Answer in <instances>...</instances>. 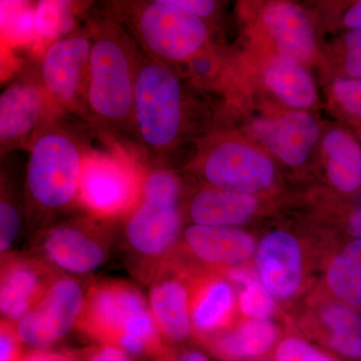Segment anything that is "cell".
<instances>
[{
	"mask_svg": "<svg viewBox=\"0 0 361 361\" xmlns=\"http://www.w3.org/2000/svg\"><path fill=\"white\" fill-rule=\"evenodd\" d=\"M20 341L16 324L1 319L0 323V361H20Z\"/></svg>",
	"mask_w": 361,
	"mask_h": 361,
	"instance_id": "1f68e13d",
	"label": "cell"
},
{
	"mask_svg": "<svg viewBox=\"0 0 361 361\" xmlns=\"http://www.w3.org/2000/svg\"><path fill=\"white\" fill-rule=\"evenodd\" d=\"M23 361H63L58 356L49 355V353H37L28 355L25 360Z\"/></svg>",
	"mask_w": 361,
	"mask_h": 361,
	"instance_id": "f35d334b",
	"label": "cell"
},
{
	"mask_svg": "<svg viewBox=\"0 0 361 361\" xmlns=\"http://www.w3.org/2000/svg\"><path fill=\"white\" fill-rule=\"evenodd\" d=\"M21 209L13 188L7 182L6 175L1 173V199H0V252L6 255L18 239L21 227Z\"/></svg>",
	"mask_w": 361,
	"mask_h": 361,
	"instance_id": "4316f807",
	"label": "cell"
},
{
	"mask_svg": "<svg viewBox=\"0 0 361 361\" xmlns=\"http://www.w3.org/2000/svg\"><path fill=\"white\" fill-rule=\"evenodd\" d=\"M85 295L87 292L77 280L59 277L16 325L20 341L37 350L51 348L77 326Z\"/></svg>",
	"mask_w": 361,
	"mask_h": 361,
	"instance_id": "8fae6325",
	"label": "cell"
},
{
	"mask_svg": "<svg viewBox=\"0 0 361 361\" xmlns=\"http://www.w3.org/2000/svg\"><path fill=\"white\" fill-rule=\"evenodd\" d=\"M183 123L184 90L179 78L171 66L149 58L139 47L135 137L146 158L158 166L179 141Z\"/></svg>",
	"mask_w": 361,
	"mask_h": 361,
	"instance_id": "5b68a950",
	"label": "cell"
},
{
	"mask_svg": "<svg viewBox=\"0 0 361 361\" xmlns=\"http://www.w3.org/2000/svg\"><path fill=\"white\" fill-rule=\"evenodd\" d=\"M334 94L346 113L361 118V78H345L336 80Z\"/></svg>",
	"mask_w": 361,
	"mask_h": 361,
	"instance_id": "4dcf8cb0",
	"label": "cell"
},
{
	"mask_svg": "<svg viewBox=\"0 0 361 361\" xmlns=\"http://www.w3.org/2000/svg\"><path fill=\"white\" fill-rule=\"evenodd\" d=\"M329 290L339 302L361 312V240L351 239L330 260Z\"/></svg>",
	"mask_w": 361,
	"mask_h": 361,
	"instance_id": "cb8c5ba5",
	"label": "cell"
},
{
	"mask_svg": "<svg viewBox=\"0 0 361 361\" xmlns=\"http://www.w3.org/2000/svg\"><path fill=\"white\" fill-rule=\"evenodd\" d=\"M145 174L123 154L90 149L80 176L78 208L109 222L125 219L141 198Z\"/></svg>",
	"mask_w": 361,
	"mask_h": 361,
	"instance_id": "52a82bcc",
	"label": "cell"
},
{
	"mask_svg": "<svg viewBox=\"0 0 361 361\" xmlns=\"http://www.w3.org/2000/svg\"><path fill=\"white\" fill-rule=\"evenodd\" d=\"M203 175L218 189L254 194L273 185L272 161L256 149L236 142H224L211 149L203 163Z\"/></svg>",
	"mask_w": 361,
	"mask_h": 361,
	"instance_id": "7c38bea8",
	"label": "cell"
},
{
	"mask_svg": "<svg viewBox=\"0 0 361 361\" xmlns=\"http://www.w3.org/2000/svg\"><path fill=\"white\" fill-rule=\"evenodd\" d=\"M92 37L89 27L51 42L39 61V78L47 92L68 114L87 120Z\"/></svg>",
	"mask_w": 361,
	"mask_h": 361,
	"instance_id": "9c48e42d",
	"label": "cell"
},
{
	"mask_svg": "<svg viewBox=\"0 0 361 361\" xmlns=\"http://www.w3.org/2000/svg\"><path fill=\"white\" fill-rule=\"evenodd\" d=\"M276 361H334L326 353L298 337L283 339L275 353Z\"/></svg>",
	"mask_w": 361,
	"mask_h": 361,
	"instance_id": "f546056e",
	"label": "cell"
},
{
	"mask_svg": "<svg viewBox=\"0 0 361 361\" xmlns=\"http://www.w3.org/2000/svg\"><path fill=\"white\" fill-rule=\"evenodd\" d=\"M213 63L209 59L195 58L192 59V70L198 77H206L212 71Z\"/></svg>",
	"mask_w": 361,
	"mask_h": 361,
	"instance_id": "74e56055",
	"label": "cell"
},
{
	"mask_svg": "<svg viewBox=\"0 0 361 361\" xmlns=\"http://www.w3.org/2000/svg\"><path fill=\"white\" fill-rule=\"evenodd\" d=\"M28 4L23 2H4L1 4L2 25L4 23L6 32L11 35V40L30 42L35 35L39 37L35 23V4Z\"/></svg>",
	"mask_w": 361,
	"mask_h": 361,
	"instance_id": "83f0119b",
	"label": "cell"
},
{
	"mask_svg": "<svg viewBox=\"0 0 361 361\" xmlns=\"http://www.w3.org/2000/svg\"><path fill=\"white\" fill-rule=\"evenodd\" d=\"M87 141L65 118L47 125L28 149L25 199L35 219L78 207L80 176L90 151Z\"/></svg>",
	"mask_w": 361,
	"mask_h": 361,
	"instance_id": "7a4b0ae2",
	"label": "cell"
},
{
	"mask_svg": "<svg viewBox=\"0 0 361 361\" xmlns=\"http://www.w3.org/2000/svg\"><path fill=\"white\" fill-rule=\"evenodd\" d=\"M256 267L259 280L275 299L293 298L303 280L300 243L288 232L268 233L257 246Z\"/></svg>",
	"mask_w": 361,
	"mask_h": 361,
	"instance_id": "9a60e30c",
	"label": "cell"
},
{
	"mask_svg": "<svg viewBox=\"0 0 361 361\" xmlns=\"http://www.w3.org/2000/svg\"><path fill=\"white\" fill-rule=\"evenodd\" d=\"M73 4L68 1H39L35 4V23L39 37L56 42L75 32Z\"/></svg>",
	"mask_w": 361,
	"mask_h": 361,
	"instance_id": "484cf974",
	"label": "cell"
},
{
	"mask_svg": "<svg viewBox=\"0 0 361 361\" xmlns=\"http://www.w3.org/2000/svg\"><path fill=\"white\" fill-rule=\"evenodd\" d=\"M254 132L282 161L299 166L310 156L319 135V127L310 114L292 111L278 120L256 123Z\"/></svg>",
	"mask_w": 361,
	"mask_h": 361,
	"instance_id": "e0dca14e",
	"label": "cell"
},
{
	"mask_svg": "<svg viewBox=\"0 0 361 361\" xmlns=\"http://www.w3.org/2000/svg\"><path fill=\"white\" fill-rule=\"evenodd\" d=\"M263 20L275 39L280 56L301 63L315 49L312 25L300 7L289 2H275L266 7Z\"/></svg>",
	"mask_w": 361,
	"mask_h": 361,
	"instance_id": "d6986e66",
	"label": "cell"
},
{
	"mask_svg": "<svg viewBox=\"0 0 361 361\" xmlns=\"http://www.w3.org/2000/svg\"><path fill=\"white\" fill-rule=\"evenodd\" d=\"M345 70L350 78H361V30H349L345 35Z\"/></svg>",
	"mask_w": 361,
	"mask_h": 361,
	"instance_id": "d6a6232c",
	"label": "cell"
},
{
	"mask_svg": "<svg viewBox=\"0 0 361 361\" xmlns=\"http://www.w3.org/2000/svg\"><path fill=\"white\" fill-rule=\"evenodd\" d=\"M56 270L42 259L11 253L1 256V319L18 325L61 277Z\"/></svg>",
	"mask_w": 361,
	"mask_h": 361,
	"instance_id": "4fadbf2b",
	"label": "cell"
},
{
	"mask_svg": "<svg viewBox=\"0 0 361 361\" xmlns=\"http://www.w3.org/2000/svg\"><path fill=\"white\" fill-rule=\"evenodd\" d=\"M108 8L145 54L169 66L192 61L208 40L204 20L174 0L114 1Z\"/></svg>",
	"mask_w": 361,
	"mask_h": 361,
	"instance_id": "277c9868",
	"label": "cell"
},
{
	"mask_svg": "<svg viewBox=\"0 0 361 361\" xmlns=\"http://www.w3.org/2000/svg\"><path fill=\"white\" fill-rule=\"evenodd\" d=\"M257 209L253 194L211 187L194 195L188 214L195 225L235 228L250 220Z\"/></svg>",
	"mask_w": 361,
	"mask_h": 361,
	"instance_id": "ffe728a7",
	"label": "cell"
},
{
	"mask_svg": "<svg viewBox=\"0 0 361 361\" xmlns=\"http://www.w3.org/2000/svg\"><path fill=\"white\" fill-rule=\"evenodd\" d=\"M327 156V175L336 189L350 194L361 188V147L343 130L329 133L323 141Z\"/></svg>",
	"mask_w": 361,
	"mask_h": 361,
	"instance_id": "7402d4cb",
	"label": "cell"
},
{
	"mask_svg": "<svg viewBox=\"0 0 361 361\" xmlns=\"http://www.w3.org/2000/svg\"><path fill=\"white\" fill-rule=\"evenodd\" d=\"M89 361H133L129 353L114 345L104 344L99 348L92 349Z\"/></svg>",
	"mask_w": 361,
	"mask_h": 361,
	"instance_id": "836d02e7",
	"label": "cell"
},
{
	"mask_svg": "<svg viewBox=\"0 0 361 361\" xmlns=\"http://www.w3.org/2000/svg\"><path fill=\"white\" fill-rule=\"evenodd\" d=\"M320 320L326 329L329 348L342 357L361 361V312L346 304H324Z\"/></svg>",
	"mask_w": 361,
	"mask_h": 361,
	"instance_id": "603a6c76",
	"label": "cell"
},
{
	"mask_svg": "<svg viewBox=\"0 0 361 361\" xmlns=\"http://www.w3.org/2000/svg\"><path fill=\"white\" fill-rule=\"evenodd\" d=\"M92 37L87 121L135 135V87L139 47L110 13L90 18Z\"/></svg>",
	"mask_w": 361,
	"mask_h": 361,
	"instance_id": "6da1fadb",
	"label": "cell"
},
{
	"mask_svg": "<svg viewBox=\"0 0 361 361\" xmlns=\"http://www.w3.org/2000/svg\"><path fill=\"white\" fill-rule=\"evenodd\" d=\"M180 361H211L207 357L206 355H204L203 353H199V351H188V353H184L182 357H180Z\"/></svg>",
	"mask_w": 361,
	"mask_h": 361,
	"instance_id": "ab89813d",
	"label": "cell"
},
{
	"mask_svg": "<svg viewBox=\"0 0 361 361\" xmlns=\"http://www.w3.org/2000/svg\"><path fill=\"white\" fill-rule=\"evenodd\" d=\"M345 227L353 239L361 240V208L353 209L349 212Z\"/></svg>",
	"mask_w": 361,
	"mask_h": 361,
	"instance_id": "d590c367",
	"label": "cell"
},
{
	"mask_svg": "<svg viewBox=\"0 0 361 361\" xmlns=\"http://www.w3.org/2000/svg\"><path fill=\"white\" fill-rule=\"evenodd\" d=\"M111 224L85 213L51 226L40 238L45 260L73 274L94 272L109 257L106 232Z\"/></svg>",
	"mask_w": 361,
	"mask_h": 361,
	"instance_id": "30bf717a",
	"label": "cell"
},
{
	"mask_svg": "<svg viewBox=\"0 0 361 361\" xmlns=\"http://www.w3.org/2000/svg\"><path fill=\"white\" fill-rule=\"evenodd\" d=\"M175 4L187 13L198 16L203 20L210 16L216 8V4L211 0H174Z\"/></svg>",
	"mask_w": 361,
	"mask_h": 361,
	"instance_id": "e575fe53",
	"label": "cell"
},
{
	"mask_svg": "<svg viewBox=\"0 0 361 361\" xmlns=\"http://www.w3.org/2000/svg\"><path fill=\"white\" fill-rule=\"evenodd\" d=\"M239 308L249 319H268L276 310L275 298L263 286L258 276L247 282L239 295Z\"/></svg>",
	"mask_w": 361,
	"mask_h": 361,
	"instance_id": "f1b7e54d",
	"label": "cell"
},
{
	"mask_svg": "<svg viewBox=\"0 0 361 361\" xmlns=\"http://www.w3.org/2000/svg\"><path fill=\"white\" fill-rule=\"evenodd\" d=\"M151 277L149 307L161 337L177 343L186 341L193 330L186 274L165 260Z\"/></svg>",
	"mask_w": 361,
	"mask_h": 361,
	"instance_id": "5bb4252c",
	"label": "cell"
},
{
	"mask_svg": "<svg viewBox=\"0 0 361 361\" xmlns=\"http://www.w3.org/2000/svg\"><path fill=\"white\" fill-rule=\"evenodd\" d=\"M264 82L281 101L293 108H307L315 102L314 82L298 63L282 58L274 59L266 68Z\"/></svg>",
	"mask_w": 361,
	"mask_h": 361,
	"instance_id": "d4e9b609",
	"label": "cell"
},
{
	"mask_svg": "<svg viewBox=\"0 0 361 361\" xmlns=\"http://www.w3.org/2000/svg\"><path fill=\"white\" fill-rule=\"evenodd\" d=\"M188 250L206 264L235 268L250 261L257 251L249 233L232 227L191 225L184 231Z\"/></svg>",
	"mask_w": 361,
	"mask_h": 361,
	"instance_id": "2e32d148",
	"label": "cell"
},
{
	"mask_svg": "<svg viewBox=\"0 0 361 361\" xmlns=\"http://www.w3.org/2000/svg\"><path fill=\"white\" fill-rule=\"evenodd\" d=\"M344 25L350 30H361V1L355 2L346 11L343 18Z\"/></svg>",
	"mask_w": 361,
	"mask_h": 361,
	"instance_id": "8d00e7d4",
	"label": "cell"
},
{
	"mask_svg": "<svg viewBox=\"0 0 361 361\" xmlns=\"http://www.w3.org/2000/svg\"><path fill=\"white\" fill-rule=\"evenodd\" d=\"M75 329L130 355H159L163 349L149 303L135 285L123 280L90 285Z\"/></svg>",
	"mask_w": 361,
	"mask_h": 361,
	"instance_id": "3957f363",
	"label": "cell"
},
{
	"mask_svg": "<svg viewBox=\"0 0 361 361\" xmlns=\"http://www.w3.org/2000/svg\"><path fill=\"white\" fill-rule=\"evenodd\" d=\"M68 115L44 89L39 75L16 78L0 94L1 155L30 149L40 130Z\"/></svg>",
	"mask_w": 361,
	"mask_h": 361,
	"instance_id": "ba28073f",
	"label": "cell"
},
{
	"mask_svg": "<svg viewBox=\"0 0 361 361\" xmlns=\"http://www.w3.org/2000/svg\"><path fill=\"white\" fill-rule=\"evenodd\" d=\"M278 334L277 325L269 319H249L236 329L210 337V346L223 360H249L268 353L276 342Z\"/></svg>",
	"mask_w": 361,
	"mask_h": 361,
	"instance_id": "44dd1931",
	"label": "cell"
},
{
	"mask_svg": "<svg viewBox=\"0 0 361 361\" xmlns=\"http://www.w3.org/2000/svg\"><path fill=\"white\" fill-rule=\"evenodd\" d=\"M180 192V180L172 171H147L141 198L123 219L126 240L134 253L149 261H165L182 230Z\"/></svg>",
	"mask_w": 361,
	"mask_h": 361,
	"instance_id": "8992f818",
	"label": "cell"
},
{
	"mask_svg": "<svg viewBox=\"0 0 361 361\" xmlns=\"http://www.w3.org/2000/svg\"><path fill=\"white\" fill-rule=\"evenodd\" d=\"M235 294L228 280L218 276L200 277L190 284L192 329L202 337H212L231 322Z\"/></svg>",
	"mask_w": 361,
	"mask_h": 361,
	"instance_id": "ac0fdd59",
	"label": "cell"
}]
</instances>
